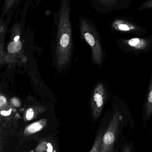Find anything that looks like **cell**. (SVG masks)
<instances>
[{
  "label": "cell",
  "instance_id": "1",
  "mask_svg": "<svg viewBox=\"0 0 152 152\" xmlns=\"http://www.w3.org/2000/svg\"><path fill=\"white\" fill-rule=\"evenodd\" d=\"M71 0H60L58 12L56 57L59 67L70 61L72 46V27L70 21Z\"/></svg>",
  "mask_w": 152,
  "mask_h": 152
},
{
  "label": "cell",
  "instance_id": "2",
  "mask_svg": "<svg viewBox=\"0 0 152 152\" xmlns=\"http://www.w3.org/2000/svg\"><path fill=\"white\" fill-rule=\"evenodd\" d=\"M79 28L82 38L91 48L94 62L100 66L102 62L103 53L97 30L90 20L84 17L80 18Z\"/></svg>",
  "mask_w": 152,
  "mask_h": 152
},
{
  "label": "cell",
  "instance_id": "3",
  "mask_svg": "<svg viewBox=\"0 0 152 152\" xmlns=\"http://www.w3.org/2000/svg\"><path fill=\"white\" fill-rule=\"evenodd\" d=\"M122 117L116 111L102 138L99 152H113Z\"/></svg>",
  "mask_w": 152,
  "mask_h": 152
},
{
  "label": "cell",
  "instance_id": "4",
  "mask_svg": "<svg viewBox=\"0 0 152 152\" xmlns=\"http://www.w3.org/2000/svg\"><path fill=\"white\" fill-rule=\"evenodd\" d=\"M105 98L106 91L105 88L102 83H99L94 89L91 99V113L94 123L98 119L102 113Z\"/></svg>",
  "mask_w": 152,
  "mask_h": 152
},
{
  "label": "cell",
  "instance_id": "5",
  "mask_svg": "<svg viewBox=\"0 0 152 152\" xmlns=\"http://www.w3.org/2000/svg\"><path fill=\"white\" fill-rule=\"evenodd\" d=\"M22 0H4L1 8V19L4 20L6 25L14 18L15 13L18 10L19 6Z\"/></svg>",
  "mask_w": 152,
  "mask_h": 152
},
{
  "label": "cell",
  "instance_id": "6",
  "mask_svg": "<svg viewBox=\"0 0 152 152\" xmlns=\"http://www.w3.org/2000/svg\"><path fill=\"white\" fill-rule=\"evenodd\" d=\"M48 119L43 118L27 125L23 131V135L29 137L42 131L47 126Z\"/></svg>",
  "mask_w": 152,
  "mask_h": 152
},
{
  "label": "cell",
  "instance_id": "7",
  "mask_svg": "<svg viewBox=\"0 0 152 152\" xmlns=\"http://www.w3.org/2000/svg\"><path fill=\"white\" fill-rule=\"evenodd\" d=\"M47 110L44 106L42 105H35L27 109L24 113V121L26 122L31 121L37 118L40 113H42Z\"/></svg>",
  "mask_w": 152,
  "mask_h": 152
},
{
  "label": "cell",
  "instance_id": "8",
  "mask_svg": "<svg viewBox=\"0 0 152 152\" xmlns=\"http://www.w3.org/2000/svg\"><path fill=\"white\" fill-rule=\"evenodd\" d=\"M30 152H56L54 143L49 139H44L40 142L34 150Z\"/></svg>",
  "mask_w": 152,
  "mask_h": 152
},
{
  "label": "cell",
  "instance_id": "9",
  "mask_svg": "<svg viewBox=\"0 0 152 152\" xmlns=\"http://www.w3.org/2000/svg\"><path fill=\"white\" fill-rule=\"evenodd\" d=\"M112 26L115 30L121 31H130L132 28L127 22L121 20H116L113 21Z\"/></svg>",
  "mask_w": 152,
  "mask_h": 152
},
{
  "label": "cell",
  "instance_id": "10",
  "mask_svg": "<svg viewBox=\"0 0 152 152\" xmlns=\"http://www.w3.org/2000/svg\"><path fill=\"white\" fill-rule=\"evenodd\" d=\"M105 128L101 129L96 137L93 143V146L89 152H99L101 146V142L104 133L105 131Z\"/></svg>",
  "mask_w": 152,
  "mask_h": 152
},
{
  "label": "cell",
  "instance_id": "11",
  "mask_svg": "<svg viewBox=\"0 0 152 152\" xmlns=\"http://www.w3.org/2000/svg\"><path fill=\"white\" fill-rule=\"evenodd\" d=\"M22 44L20 39L18 41L12 39L7 47L8 51L10 53H15L18 52L22 48Z\"/></svg>",
  "mask_w": 152,
  "mask_h": 152
},
{
  "label": "cell",
  "instance_id": "12",
  "mask_svg": "<svg viewBox=\"0 0 152 152\" xmlns=\"http://www.w3.org/2000/svg\"><path fill=\"white\" fill-rule=\"evenodd\" d=\"M128 44L130 46L134 47L138 49L144 47L146 44L145 40L139 38H133L128 41Z\"/></svg>",
  "mask_w": 152,
  "mask_h": 152
},
{
  "label": "cell",
  "instance_id": "13",
  "mask_svg": "<svg viewBox=\"0 0 152 152\" xmlns=\"http://www.w3.org/2000/svg\"><path fill=\"white\" fill-rule=\"evenodd\" d=\"M150 92L148 97L147 107H146V114L149 116L152 112V82L150 86Z\"/></svg>",
  "mask_w": 152,
  "mask_h": 152
},
{
  "label": "cell",
  "instance_id": "14",
  "mask_svg": "<svg viewBox=\"0 0 152 152\" xmlns=\"http://www.w3.org/2000/svg\"><path fill=\"white\" fill-rule=\"evenodd\" d=\"M116 0H93L94 2L99 3L105 7H110L114 5Z\"/></svg>",
  "mask_w": 152,
  "mask_h": 152
},
{
  "label": "cell",
  "instance_id": "15",
  "mask_svg": "<svg viewBox=\"0 0 152 152\" xmlns=\"http://www.w3.org/2000/svg\"><path fill=\"white\" fill-rule=\"evenodd\" d=\"M7 105V99L4 96L0 95V112L5 109Z\"/></svg>",
  "mask_w": 152,
  "mask_h": 152
},
{
  "label": "cell",
  "instance_id": "16",
  "mask_svg": "<svg viewBox=\"0 0 152 152\" xmlns=\"http://www.w3.org/2000/svg\"><path fill=\"white\" fill-rule=\"evenodd\" d=\"M152 8V0H147L143 4L140 8L139 10H144V9H151Z\"/></svg>",
  "mask_w": 152,
  "mask_h": 152
},
{
  "label": "cell",
  "instance_id": "17",
  "mask_svg": "<svg viewBox=\"0 0 152 152\" xmlns=\"http://www.w3.org/2000/svg\"><path fill=\"white\" fill-rule=\"evenodd\" d=\"M11 109L8 111H5L4 110H1L0 112V115L2 116H9V115H10L11 113Z\"/></svg>",
  "mask_w": 152,
  "mask_h": 152
},
{
  "label": "cell",
  "instance_id": "18",
  "mask_svg": "<svg viewBox=\"0 0 152 152\" xmlns=\"http://www.w3.org/2000/svg\"><path fill=\"white\" fill-rule=\"evenodd\" d=\"M12 103L16 107H19L20 105V102L17 98H13L12 99Z\"/></svg>",
  "mask_w": 152,
  "mask_h": 152
},
{
  "label": "cell",
  "instance_id": "19",
  "mask_svg": "<svg viewBox=\"0 0 152 152\" xmlns=\"http://www.w3.org/2000/svg\"><path fill=\"white\" fill-rule=\"evenodd\" d=\"M122 152H131V148L129 145H126L123 149Z\"/></svg>",
  "mask_w": 152,
  "mask_h": 152
},
{
  "label": "cell",
  "instance_id": "20",
  "mask_svg": "<svg viewBox=\"0 0 152 152\" xmlns=\"http://www.w3.org/2000/svg\"><path fill=\"white\" fill-rule=\"evenodd\" d=\"M42 0H37V3L39 4V3L40 2L42 1Z\"/></svg>",
  "mask_w": 152,
  "mask_h": 152
},
{
  "label": "cell",
  "instance_id": "21",
  "mask_svg": "<svg viewBox=\"0 0 152 152\" xmlns=\"http://www.w3.org/2000/svg\"><path fill=\"white\" fill-rule=\"evenodd\" d=\"M1 142L0 141V151H1Z\"/></svg>",
  "mask_w": 152,
  "mask_h": 152
},
{
  "label": "cell",
  "instance_id": "22",
  "mask_svg": "<svg viewBox=\"0 0 152 152\" xmlns=\"http://www.w3.org/2000/svg\"><path fill=\"white\" fill-rule=\"evenodd\" d=\"M1 0H0V4H1Z\"/></svg>",
  "mask_w": 152,
  "mask_h": 152
}]
</instances>
